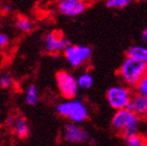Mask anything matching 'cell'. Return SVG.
<instances>
[{"label":"cell","instance_id":"44dd1931","mask_svg":"<svg viewBox=\"0 0 147 146\" xmlns=\"http://www.w3.org/2000/svg\"><path fill=\"white\" fill-rule=\"evenodd\" d=\"M14 124H15V117L14 116H9V118H7V120H6V125H7V127L9 129H13Z\"/></svg>","mask_w":147,"mask_h":146},{"label":"cell","instance_id":"2e32d148","mask_svg":"<svg viewBox=\"0 0 147 146\" xmlns=\"http://www.w3.org/2000/svg\"><path fill=\"white\" fill-rule=\"evenodd\" d=\"M134 2V0H105V6L110 9H121Z\"/></svg>","mask_w":147,"mask_h":146},{"label":"cell","instance_id":"7a4b0ae2","mask_svg":"<svg viewBox=\"0 0 147 146\" xmlns=\"http://www.w3.org/2000/svg\"><path fill=\"white\" fill-rule=\"evenodd\" d=\"M147 73V64L140 59L127 56L118 69V75L127 87L135 89L142 77Z\"/></svg>","mask_w":147,"mask_h":146},{"label":"cell","instance_id":"cb8c5ba5","mask_svg":"<svg viewBox=\"0 0 147 146\" xmlns=\"http://www.w3.org/2000/svg\"><path fill=\"white\" fill-rule=\"evenodd\" d=\"M88 142H89V144L92 146H96V144H97V141L95 138H89Z\"/></svg>","mask_w":147,"mask_h":146},{"label":"cell","instance_id":"7c38bea8","mask_svg":"<svg viewBox=\"0 0 147 146\" xmlns=\"http://www.w3.org/2000/svg\"><path fill=\"white\" fill-rule=\"evenodd\" d=\"M126 55L138 59L147 64V47L142 45H131L126 49Z\"/></svg>","mask_w":147,"mask_h":146},{"label":"cell","instance_id":"5b68a950","mask_svg":"<svg viewBox=\"0 0 147 146\" xmlns=\"http://www.w3.org/2000/svg\"><path fill=\"white\" fill-rule=\"evenodd\" d=\"M133 94L131 88L127 87L126 84H116L107 91V100L109 105L115 111L126 109Z\"/></svg>","mask_w":147,"mask_h":146},{"label":"cell","instance_id":"d6986e66","mask_svg":"<svg viewBox=\"0 0 147 146\" xmlns=\"http://www.w3.org/2000/svg\"><path fill=\"white\" fill-rule=\"evenodd\" d=\"M134 90L136 93L147 96V73L142 77V79L138 82V84L135 87Z\"/></svg>","mask_w":147,"mask_h":146},{"label":"cell","instance_id":"52a82bcc","mask_svg":"<svg viewBox=\"0 0 147 146\" xmlns=\"http://www.w3.org/2000/svg\"><path fill=\"white\" fill-rule=\"evenodd\" d=\"M72 44L68 38H65L59 31H50L44 38V47L47 53L57 56Z\"/></svg>","mask_w":147,"mask_h":146},{"label":"cell","instance_id":"9a60e30c","mask_svg":"<svg viewBox=\"0 0 147 146\" xmlns=\"http://www.w3.org/2000/svg\"><path fill=\"white\" fill-rule=\"evenodd\" d=\"M15 28L20 32H29L32 30L34 24L27 17L20 16L15 21Z\"/></svg>","mask_w":147,"mask_h":146},{"label":"cell","instance_id":"4fadbf2b","mask_svg":"<svg viewBox=\"0 0 147 146\" xmlns=\"http://www.w3.org/2000/svg\"><path fill=\"white\" fill-rule=\"evenodd\" d=\"M40 96L38 88L34 84H29L25 91V103L27 105H36L39 102Z\"/></svg>","mask_w":147,"mask_h":146},{"label":"cell","instance_id":"7402d4cb","mask_svg":"<svg viewBox=\"0 0 147 146\" xmlns=\"http://www.w3.org/2000/svg\"><path fill=\"white\" fill-rule=\"evenodd\" d=\"M11 9H13V7H11V4H5V5L2 7V11H4V13H11Z\"/></svg>","mask_w":147,"mask_h":146},{"label":"cell","instance_id":"d4e9b609","mask_svg":"<svg viewBox=\"0 0 147 146\" xmlns=\"http://www.w3.org/2000/svg\"><path fill=\"white\" fill-rule=\"evenodd\" d=\"M2 137H3V132H2V130L0 129V141L2 140Z\"/></svg>","mask_w":147,"mask_h":146},{"label":"cell","instance_id":"3957f363","mask_svg":"<svg viewBox=\"0 0 147 146\" xmlns=\"http://www.w3.org/2000/svg\"><path fill=\"white\" fill-rule=\"evenodd\" d=\"M57 113L73 123H82L89 117V110L84 101L79 99H66L57 103Z\"/></svg>","mask_w":147,"mask_h":146},{"label":"cell","instance_id":"6da1fadb","mask_svg":"<svg viewBox=\"0 0 147 146\" xmlns=\"http://www.w3.org/2000/svg\"><path fill=\"white\" fill-rule=\"evenodd\" d=\"M143 118L128 109L117 110L111 120V127L125 141L140 134Z\"/></svg>","mask_w":147,"mask_h":146},{"label":"cell","instance_id":"e0dca14e","mask_svg":"<svg viewBox=\"0 0 147 146\" xmlns=\"http://www.w3.org/2000/svg\"><path fill=\"white\" fill-rule=\"evenodd\" d=\"M126 146H147V138L138 134L126 140Z\"/></svg>","mask_w":147,"mask_h":146},{"label":"cell","instance_id":"ba28073f","mask_svg":"<svg viewBox=\"0 0 147 146\" xmlns=\"http://www.w3.org/2000/svg\"><path fill=\"white\" fill-rule=\"evenodd\" d=\"M89 132L85 127L78 125V123H67L63 129V139L71 144H79L89 140Z\"/></svg>","mask_w":147,"mask_h":146},{"label":"cell","instance_id":"4316f807","mask_svg":"<svg viewBox=\"0 0 147 146\" xmlns=\"http://www.w3.org/2000/svg\"><path fill=\"white\" fill-rule=\"evenodd\" d=\"M85 1H88V0H85Z\"/></svg>","mask_w":147,"mask_h":146},{"label":"cell","instance_id":"603a6c76","mask_svg":"<svg viewBox=\"0 0 147 146\" xmlns=\"http://www.w3.org/2000/svg\"><path fill=\"white\" fill-rule=\"evenodd\" d=\"M142 40H143L144 42L147 43V27L142 31Z\"/></svg>","mask_w":147,"mask_h":146},{"label":"cell","instance_id":"277c9868","mask_svg":"<svg viewBox=\"0 0 147 146\" xmlns=\"http://www.w3.org/2000/svg\"><path fill=\"white\" fill-rule=\"evenodd\" d=\"M63 54L70 67L79 68L89 63L93 54V50L88 45L71 44L63 51Z\"/></svg>","mask_w":147,"mask_h":146},{"label":"cell","instance_id":"8992f818","mask_svg":"<svg viewBox=\"0 0 147 146\" xmlns=\"http://www.w3.org/2000/svg\"><path fill=\"white\" fill-rule=\"evenodd\" d=\"M57 86L61 95L65 99L75 98L78 94L79 87L77 77L66 70H61L55 75Z\"/></svg>","mask_w":147,"mask_h":146},{"label":"cell","instance_id":"ffe728a7","mask_svg":"<svg viewBox=\"0 0 147 146\" xmlns=\"http://www.w3.org/2000/svg\"><path fill=\"white\" fill-rule=\"evenodd\" d=\"M9 44V36L6 32L0 31V49L5 48Z\"/></svg>","mask_w":147,"mask_h":146},{"label":"cell","instance_id":"484cf974","mask_svg":"<svg viewBox=\"0 0 147 146\" xmlns=\"http://www.w3.org/2000/svg\"><path fill=\"white\" fill-rule=\"evenodd\" d=\"M144 120L146 121V123H147V115H146V117H145V118H144Z\"/></svg>","mask_w":147,"mask_h":146},{"label":"cell","instance_id":"8fae6325","mask_svg":"<svg viewBox=\"0 0 147 146\" xmlns=\"http://www.w3.org/2000/svg\"><path fill=\"white\" fill-rule=\"evenodd\" d=\"M13 130L20 139H25L29 135V125L27 122V119L23 116L19 115L15 117V124L13 127Z\"/></svg>","mask_w":147,"mask_h":146},{"label":"cell","instance_id":"5bb4252c","mask_svg":"<svg viewBox=\"0 0 147 146\" xmlns=\"http://www.w3.org/2000/svg\"><path fill=\"white\" fill-rule=\"evenodd\" d=\"M77 84H78L79 89L82 90H88L93 87L94 84V77L90 72L86 71L82 72L80 75L77 77Z\"/></svg>","mask_w":147,"mask_h":146},{"label":"cell","instance_id":"ac0fdd59","mask_svg":"<svg viewBox=\"0 0 147 146\" xmlns=\"http://www.w3.org/2000/svg\"><path fill=\"white\" fill-rule=\"evenodd\" d=\"M14 82L13 76L9 72L0 73V89H9Z\"/></svg>","mask_w":147,"mask_h":146},{"label":"cell","instance_id":"30bf717a","mask_svg":"<svg viewBox=\"0 0 147 146\" xmlns=\"http://www.w3.org/2000/svg\"><path fill=\"white\" fill-rule=\"evenodd\" d=\"M126 109L130 110L139 117L144 119L147 115V96L134 92L133 97Z\"/></svg>","mask_w":147,"mask_h":146},{"label":"cell","instance_id":"9c48e42d","mask_svg":"<svg viewBox=\"0 0 147 146\" xmlns=\"http://www.w3.org/2000/svg\"><path fill=\"white\" fill-rule=\"evenodd\" d=\"M87 1L85 0H59L57 11L68 18L77 17L87 9Z\"/></svg>","mask_w":147,"mask_h":146}]
</instances>
